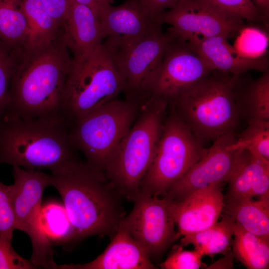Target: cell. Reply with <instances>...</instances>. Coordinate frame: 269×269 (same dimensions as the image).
Wrapping results in <instances>:
<instances>
[{
  "label": "cell",
  "mask_w": 269,
  "mask_h": 269,
  "mask_svg": "<svg viewBox=\"0 0 269 269\" xmlns=\"http://www.w3.org/2000/svg\"><path fill=\"white\" fill-rule=\"evenodd\" d=\"M236 138L235 133H232L213 141L203 156L170 187L165 196L172 201H179L196 190L228 182L238 152L228 146Z\"/></svg>",
  "instance_id": "obj_14"
},
{
  "label": "cell",
  "mask_w": 269,
  "mask_h": 269,
  "mask_svg": "<svg viewBox=\"0 0 269 269\" xmlns=\"http://www.w3.org/2000/svg\"><path fill=\"white\" fill-rule=\"evenodd\" d=\"M223 184H214L180 201H172V212L179 236L204 230L218 221L224 206Z\"/></svg>",
  "instance_id": "obj_16"
},
{
  "label": "cell",
  "mask_w": 269,
  "mask_h": 269,
  "mask_svg": "<svg viewBox=\"0 0 269 269\" xmlns=\"http://www.w3.org/2000/svg\"><path fill=\"white\" fill-rule=\"evenodd\" d=\"M11 244L0 238V269L36 268L30 260H27L18 254Z\"/></svg>",
  "instance_id": "obj_34"
},
{
  "label": "cell",
  "mask_w": 269,
  "mask_h": 269,
  "mask_svg": "<svg viewBox=\"0 0 269 269\" xmlns=\"http://www.w3.org/2000/svg\"><path fill=\"white\" fill-rule=\"evenodd\" d=\"M145 250L121 224L105 250L91 262L57 265V269H153Z\"/></svg>",
  "instance_id": "obj_17"
},
{
  "label": "cell",
  "mask_w": 269,
  "mask_h": 269,
  "mask_svg": "<svg viewBox=\"0 0 269 269\" xmlns=\"http://www.w3.org/2000/svg\"><path fill=\"white\" fill-rule=\"evenodd\" d=\"M222 213L232 217L246 231L269 240V198L225 202Z\"/></svg>",
  "instance_id": "obj_22"
},
{
  "label": "cell",
  "mask_w": 269,
  "mask_h": 269,
  "mask_svg": "<svg viewBox=\"0 0 269 269\" xmlns=\"http://www.w3.org/2000/svg\"><path fill=\"white\" fill-rule=\"evenodd\" d=\"M42 223L48 238L57 243L75 242L74 232L64 206L48 204L41 208Z\"/></svg>",
  "instance_id": "obj_29"
},
{
  "label": "cell",
  "mask_w": 269,
  "mask_h": 269,
  "mask_svg": "<svg viewBox=\"0 0 269 269\" xmlns=\"http://www.w3.org/2000/svg\"><path fill=\"white\" fill-rule=\"evenodd\" d=\"M224 203L246 198H269V161L246 149L238 150L228 180Z\"/></svg>",
  "instance_id": "obj_19"
},
{
  "label": "cell",
  "mask_w": 269,
  "mask_h": 269,
  "mask_svg": "<svg viewBox=\"0 0 269 269\" xmlns=\"http://www.w3.org/2000/svg\"><path fill=\"white\" fill-rule=\"evenodd\" d=\"M62 33L48 44L18 52L3 117L24 119L62 116L72 58Z\"/></svg>",
  "instance_id": "obj_1"
},
{
  "label": "cell",
  "mask_w": 269,
  "mask_h": 269,
  "mask_svg": "<svg viewBox=\"0 0 269 269\" xmlns=\"http://www.w3.org/2000/svg\"><path fill=\"white\" fill-rule=\"evenodd\" d=\"M221 219L211 227L200 232L184 236L180 240L183 247L191 244L203 256L213 257L231 250L235 221L222 213Z\"/></svg>",
  "instance_id": "obj_23"
},
{
  "label": "cell",
  "mask_w": 269,
  "mask_h": 269,
  "mask_svg": "<svg viewBox=\"0 0 269 269\" xmlns=\"http://www.w3.org/2000/svg\"><path fill=\"white\" fill-rule=\"evenodd\" d=\"M182 245L173 246L166 259L159 265L162 269H198L203 257L197 250H185Z\"/></svg>",
  "instance_id": "obj_33"
},
{
  "label": "cell",
  "mask_w": 269,
  "mask_h": 269,
  "mask_svg": "<svg viewBox=\"0 0 269 269\" xmlns=\"http://www.w3.org/2000/svg\"><path fill=\"white\" fill-rule=\"evenodd\" d=\"M99 18L106 39L103 43L112 53L162 30L163 24L138 0H127L117 6L111 4Z\"/></svg>",
  "instance_id": "obj_13"
},
{
  "label": "cell",
  "mask_w": 269,
  "mask_h": 269,
  "mask_svg": "<svg viewBox=\"0 0 269 269\" xmlns=\"http://www.w3.org/2000/svg\"><path fill=\"white\" fill-rule=\"evenodd\" d=\"M206 149L171 108L163 123L152 161L138 192L165 196L203 156Z\"/></svg>",
  "instance_id": "obj_8"
},
{
  "label": "cell",
  "mask_w": 269,
  "mask_h": 269,
  "mask_svg": "<svg viewBox=\"0 0 269 269\" xmlns=\"http://www.w3.org/2000/svg\"><path fill=\"white\" fill-rule=\"evenodd\" d=\"M231 18L246 20L269 32V20L263 17L252 0H194Z\"/></svg>",
  "instance_id": "obj_27"
},
{
  "label": "cell",
  "mask_w": 269,
  "mask_h": 269,
  "mask_svg": "<svg viewBox=\"0 0 269 269\" xmlns=\"http://www.w3.org/2000/svg\"><path fill=\"white\" fill-rule=\"evenodd\" d=\"M22 4L29 29L22 49H31L46 45L62 34L61 27L40 0H22Z\"/></svg>",
  "instance_id": "obj_24"
},
{
  "label": "cell",
  "mask_w": 269,
  "mask_h": 269,
  "mask_svg": "<svg viewBox=\"0 0 269 269\" xmlns=\"http://www.w3.org/2000/svg\"><path fill=\"white\" fill-rule=\"evenodd\" d=\"M159 19L184 40L194 35L229 38L247 25L243 20L226 16L194 0H180Z\"/></svg>",
  "instance_id": "obj_15"
},
{
  "label": "cell",
  "mask_w": 269,
  "mask_h": 269,
  "mask_svg": "<svg viewBox=\"0 0 269 269\" xmlns=\"http://www.w3.org/2000/svg\"><path fill=\"white\" fill-rule=\"evenodd\" d=\"M232 75L212 70L169 103L202 144L235 133L239 125L241 116Z\"/></svg>",
  "instance_id": "obj_4"
},
{
  "label": "cell",
  "mask_w": 269,
  "mask_h": 269,
  "mask_svg": "<svg viewBox=\"0 0 269 269\" xmlns=\"http://www.w3.org/2000/svg\"><path fill=\"white\" fill-rule=\"evenodd\" d=\"M22 2L0 0V40L18 50L23 48L29 33Z\"/></svg>",
  "instance_id": "obj_26"
},
{
  "label": "cell",
  "mask_w": 269,
  "mask_h": 269,
  "mask_svg": "<svg viewBox=\"0 0 269 269\" xmlns=\"http://www.w3.org/2000/svg\"><path fill=\"white\" fill-rule=\"evenodd\" d=\"M247 122L248 127L228 148L235 150L246 149L269 161V121L251 120Z\"/></svg>",
  "instance_id": "obj_28"
},
{
  "label": "cell",
  "mask_w": 269,
  "mask_h": 269,
  "mask_svg": "<svg viewBox=\"0 0 269 269\" xmlns=\"http://www.w3.org/2000/svg\"><path fill=\"white\" fill-rule=\"evenodd\" d=\"M231 247L234 258L248 269L269 267V240L254 235L235 221Z\"/></svg>",
  "instance_id": "obj_25"
},
{
  "label": "cell",
  "mask_w": 269,
  "mask_h": 269,
  "mask_svg": "<svg viewBox=\"0 0 269 269\" xmlns=\"http://www.w3.org/2000/svg\"><path fill=\"white\" fill-rule=\"evenodd\" d=\"M169 104L149 96L140 104L137 116L104 173L123 198L133 201L152 161Z\"/></svg>",
  "instance_id": "obj_5"
},
{
  "label": "cell",
  "mask_w": 269,
  "mask_h": 269,
  "mask_svg": "<svg viewBox=\"0 0 269 269\" xmlns=\"http://www.w3.org/2000/svg\"><path fill=\"white\" fill-rule=\"evenodd\" d=\"M70 125L61 116L0 119V164L52 170L76 158Z\"/></svg>",
  "instance_id": "obj_3"
},
{
  "label": "cell",
  "mask_w": 269,
  "mask_h": 269,
  "mask_svg": "<svg viewBox=\"0 0 269 269\" xmlns=\"http://www.w3.org/2000/svg\"><path fill=\"white\" fill-rule=\"evenodd\" d=\"M13 185L0 181V238L11 243L15 229L13 204Z\"/></svg>",
  "instance_id": "obj_32"
},
{
  "label": "cell",
  "mask_w": 269,
  "mask_h": 269,
  "mask_svg": "<svg viewBox=\"0 0 269 269\" xmlns=\"http://www.w3.org/2000/svg\"><path fill=\"white\" fill-rule=\"evenodd\" d=\"M234 47L243 55L258 58L267 54L269 32L252 25H246L239 32Z\"/></svg>",
  "instance_id": "obj_30"
},
{
  "label": "cell",
  "mask_w": 269,
  "mask_h": 269,
  "mask_svg": "<svg viewBox=\"0 0 269 269\" xmlns=\"http://www.w3.org/2000/svg\"><path fill=\"white\" fill-rule=\"evenodd\" d=\"M214 69L179 36L168 46L151 85L149 96L170 103L184 89Z\"/></svg>",
  "instance_id": "obj_12"
},
{
  "label": "cell",
  "mask_w": 269,
  "mask_h": 269,
  "mask_svg": "<svg viewBox=\"0 0 269 269\" xmlns=\"http://www.w3.org/2000/svg\"><path fill=\"white\" fill-rule=\"evenodd\" d=\"M232 83L241 118L269 121V70L256 79L233 75Z\"/></svg>",
  "instance_id": "obj_21"
},
{
  "label": "cell",
  "mask_w": 269,
  "mask_h": 269,
  "mask_svg": "<svg viewBox=\"0 0 269 269\" xmlns=\"http://www.w3.org/2000/svg\"><path fill=\"white\" fill-rule=\"evenodd\" d=\"M178 35L169 27L151 34L132 46L111 53L123 77L126 98L140 103L149 89L166 50Z\"/></svg>",
  "instance_id": "obj_11"
},
{
  "label": "cell",
  "mask_w": 269,
  "mask_h": 269,
  "mask_svg": "<svg viewBox=\"0 0 269 269\" xmlns=\"http://www.w3.org/2000/svg\"><path fill=\"white\" fill-rule=\"evenodd\" d=\"M140 104L116 98L70 124L71 143L84 154L88 165L104 173L134 122Z\"/></svg>",
  "instance_id": "obj_7"
},
{
  "label": "cell",
  "mask_w": 269,
  "mask_h": 269,
  "mask_svg": "<svg viewBox=\"0 0 269 269\" xmlns=\"http://www.w3.org/2000/svg\"><path fill=\"white\" fill-rule=\"evenodd\" d=\"M76 2L92 9L98 17L103 11L113 3V0H74Z\"/></svg>",
  "instance_id": "obj_37"
},
{
  "label": "cell",
  "mask_w": 269,
  "mask_h": 269,
  "mask_svg": "<svg viewBox=\"0 0 269 269\" xmlns=\"http://www.w3.org/2000/svg\"><path fill=\"white\" fill-rule=\"evenodd\" d=\"M61 28L65 43L73 58L90 52L101 44L106 37L97 14L74 0H71Z\"/></svg>",
  "instance_id": "obj_20"
},
{
  "label": "cell",
  "mask_w": 269,
  "mask_h": 269,
  "mask_svg": "<svg viewBox=\"0 0 269 269\" xmlns=\"http://www.w3.org/2000/svg\"><path fill=\"white\" fill-rule=\"evenodd\" d=\"M20 50L0 40V119L5 110L8 90Z\"/></svg>",
  "instance_id": "obj_31"
},
{
  "label": "cell",
  "mask_w": 269,
  "mask_h": 269,
  "mask_svg": "<svg viewBox=\"0 0 269 269\" xmlns=\"http://www.w3.org/2000/svg\"><path fill=\"white\" fill-rule=\"evenodd\" d=\"M261 14L266 19H269V0H252Z\"/></svg>",
  "instance_id": "obj_39"
},
{
  "label": "cell",
  "mask_w": 269,
  "mask_h": 269,
  "mask_svg": "<svg viewBox=\"0 0 269 269\" xmlns=\"http://www.w3.org/2000/svg\"><path fill=\"white\" fill-rule=\"evenodd\" d=\"M133 201V209L121 223L151 261L157 259L180 237L175 230L172 200L138 192Z\"/></svg>",
  "instance_id": "obj_10"
},
{
  "label": "cell",
  "mask_w": 269,
  "mask_h": 269,
  "mask_svg": "<svg viewBox=\"0 0 269 269\" xmlns=\"http://www.w3.org/2000/svg\"><path fill=\"white\" fill-rule=\"evenodd\" d=\"M123 77L102 43L90 52L73 58L67 74L62 114L70 125L124 92Z\"/></svg>",
  "instance_id": "obj_6"
},
{
  "label": "cell",
  "mask_w": 269,
  "mask_h": 269,
  "mask_svg": "<svg viewBox=\"0 0 269 269\" xmlns=\"http://www.w3.org/2000/svg\"><path fill=\"white\" fill-rule=\"evenodd\" d=\"M225 257L211 265L208 269H231L233 268V255L231 249L226 252Z\"/></svg>",
  "instance_id": "obj_38"
},
{
  "label": "cell",
  "mask_w": 269,
  "mask_h": 269,
  "mask_svg": "<svg viewBox=\"0 0 269 269\" xmlns=\"http://www.w3.org/2000/svg\"><path fill=\"white\" fill-rule=\"evenodd\" d=\"M223 36H191L186 40L190 47L207 61L214 69L239 75L255 70H269L267 54L258 58L246 57L231 45Z\"/></svg>",
  "instance_id": "obj_18"
},
{
  "label": "cell",
  "mask_w": 269,
  "mask_h": 269,
  "mask_svg": "<svg viewBox=\"0 0 269 269\" xmlns=\"http://www.w3.org/2000/svg\"><path fill=\"white\" fill-rule=\"evenodd\" d=\"M50 185L59 193L75 241L92 236L112 239L126 216L123 197L104 173L76 158L51 170Z\"/></svg>",
  "instance_id": "obj_2"
},
{
  "label": "cell",
  "mask_w": 269,
  "mask_h": 269,
  "mask_svg": "<svg viewBox=\"0 0 269 269\" xmlns=\"http://www.w3.org/2000/svg\"><path fill=\"white\" fill-rule=\"evenodd\" d=\"M12 204L15 229L26 233L32 248L30 261L37 268L57 269L50 241L43 228L41 200L50 175L13 166Z\"/></svg>",
  "instance_id": "obj_9"
},
{
  "label": "cell",
  "mask_w": 269,
  "mask_h": 269,
  "mask_svg": "<svg viewBox=\"0 0 269 269\" xmlns=\"http://www.w3.org/2000/svg\"><path fill=\"white\" fill-rule=\"evenodd\" d=\"M153 15L159 17L165 11L172 8L180 0H138Z\"/></svg>",
  "instance_id": "obj_36"
},
{
  "label": "cell",
  "mask_w": 269,
  "mask_h": 269,
  "mask_svg": "<svg viewBox=\"0 0 269 269\" xmlns=\"http://www.w3.org/2000/svg\"><path fill=\"white\" fill-rule=\"evenodd\" d=\"M40 0L49 14L61 27L62 23L68 12L71 0Z\"/></svg>",
  "instance_id": "obj_35"
}]
</instances>
